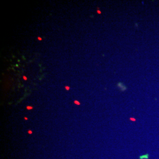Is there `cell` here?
Segmentation results:
<instances>
[{
	"mask_svg": "<svg viewBox=\"0 0 159 159\" xmlns=\"http://www.w3.org/2000/svg\"><path fill=\"white\" fill-rule=\"evenodd\" d=\"M148 159V154H145L144 155H142L140 157V159Z\"/></svg>",
	"mask_w": 159,
	"mask_h": 159,
	"instance_id": "1",
	"label": "cell"
},
{
	"mask_svg": "<svg viewBox=\"0 0 159 159\" xmlns=\"http://www.w3.org/2000/svg\"><path fill=\"white\" fill-rule=\"evenodd\" d=\"M23 79L24 80H27V78L25 76H23Z\"/></svg>",
	"mask_w": 159,
	"mask_h": 159,
	"instance_id": "2",
	"label": "cell"
},
{
	"mask_svg": "<svg viewBox=\"0 0 159 159\" xmlns=\"http://www.w3.org/2000/svg\"><path fill=\"white\" fill-rule=\"evenodd\" d=\"M66 89L67 90H69V89H70V87H68V86H66Z\"/></svg>",
	"mask_w": 159,
	"mask_h": 159,
	"instance_id": "3",
	"label": "cell"
},
{
	"mask_svg": "<svg viewBox=\"0 0 159 159\" xmlns=\"http://www.w3.org/2000/svg\"><path fill=\"white\" fill-rule=\"evenodd\" d=\"M75 103H76V104H80V102H77V101H75Z\"/></svg>",
	"mask_w": 159,
	"mask_h": 159,
	"instance_id": "4",
	"label": "cell"
},
{
	"mask_svg": "<svg viewBox=\"0 0 159 159\" xmlns=\"http://www.w3.org/2000/svg\"><path fill=\"white\" fill-rule=\"evenodd\" d=\"M38 39H39V40H40V41L42 40V39L41 37H38Z\"/></svg>",
	"mask_w": 159,
	"mask_h": 159,
	"instance_id": "5",
	"label": "cell"
},
{
	"mask_svg": "<svg viewBox=\"0 0 159 159\" xmlns=\"http://www.w3.org/2000/svg\"><path fill=\"white\" fill-rule=\"evenodd\" d=\"M97 12H98V14H100V13H101V12H100V11H97Z\"/></svg>",
	"mask_w": 159,
	"mask_h": 159,
	"instance_id": "6",
	"label": "cell"
}]
</instances>
